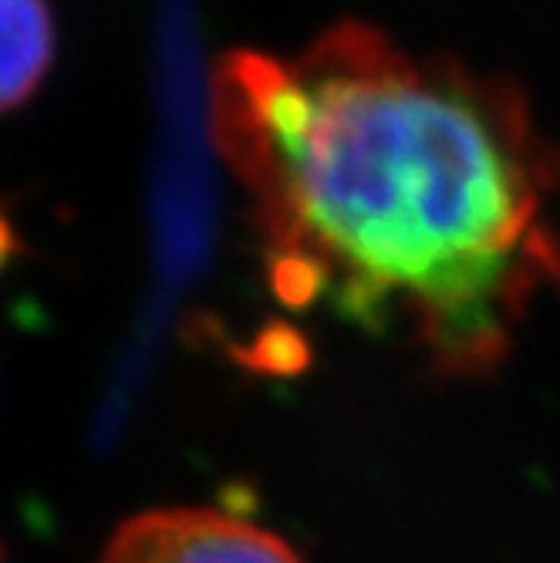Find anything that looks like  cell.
I'll return each mask as SVG.
<instances>
[{"mask_svg":"<svg viewBox=\"0 0 560 563\" xmlns=\"http://www.w3.org/2000/svg\"><path fill=\"white\" fill-rule=\"evenodd\" d=\"M213 119L284 300L328 297L442 372L499 362L557 261L560 156L514 81L341 21L294 62L230 51Z\"/></svg>","mask_w":560,"mask_h":563,"instance_id":"obj_1","label":"cell"},{"mask_svg":"<svg viewBox=\"0 0 560 563\" xmlns=\"http://www.w3.org/2000/svg\"><path fill=\"white\" fill-rule=\"evenodd\" d=\"M98 563H304L277 533L223 509H152L129 520Z\"/></svg>","mask_w":560,"mask_h":563,"instance_id":"obj_2","label":"cell"},{"mask_svg":"<svg viewBox=\"0 0 560 563\" xmlns=\"http://www.w3.org/2000/svg\"><path fill=\"white\" fill-rule=\"evenodd\" d=\"M55 58V18L47 0H0V112L37 91Z\"/></svg>","mask_w":560,"mask_h":563,"instance_id":"obj_3","label":"cell"},{"mask_svg":"<svg viewBox=\"0 0 560 563\" xmlns=\"http://www.w3.org/2000/svg\"><path fill=\"white\" fill-rule=\"evenodd\" d=\"M14 250H18V233L11 230V223L4 220V213H0V264H4Z\"/></svg>","mask_w":560,"mask_h":563,"instance_id":"obj_4","label":"cell"},{"mask_svg":"<svg viewBox=\"0 0 560 563\" xmlns=\"http://www.w3.org/2000/svg\"><path fill=\"white\" fill-rule=\"evenodd\" d=\"M0 563H4V550H0Z\"/></svg>","mask_w":560,"mask_h":563,"instance_id":"obj_5","label":"cell"}]
</instances>
